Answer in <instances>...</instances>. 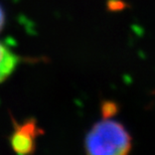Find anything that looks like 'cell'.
<instances>
[{
	"mask_svg": "<svg viewBox=\"0 0 155 155\" xmlns=\"http://www.w3.org/2000/svg\"><path fill=\"white\" fill-rule=\"evenodd\" d=\"M131 147L132 139L125 127L108 118L95 124L85 139V149L91 155H124Z\"/></svg>",
	"mask_w": 155,
	"mask_h": 155,
	"instance_id": "obj_1",
	"label": "cell"
},
{
	"mask_svg": "<svg viewBox=\"0 0 155 155\" xmlns=\"http://www.w3.org/2000/svg\"><path fill=\"white\" fill-rule=\"evenodd\" d=\"M38 134H40V130L33 121L17 124L10 137L11 147L19 154L31 153L35 151V139Z\"/></svg>",
	"mask_w": 155,
	"mask_h": 155,
	"instance_id": "obj_2",
	"label": "cell"
},
{
	"mask_svg": "<svg viewBox=\"0 0 155 155\" xmlns=\"http://www.w3.org/2000/svg\"><path fill=\"white\" fill-rule=\"evenodd\" d=\"M18 61L17 55L0 43V83L4 82L13 73Z\"/></svg>",
	"mask_w": 155,
	"mask_h": 155,
	"instance_id": "obj_3",
	"label": "cell"
},
{
	"mask_svg": "<svg viewBox=\"0 0 155 155\" xmlns=\"http://www.w3.org/2000/svg\"><path fill=\"white\" fill-rule=\"evenodd\" d=\"M4 20H5L4 13H3L2 8L0 7V31H1V29H2L3 25H4Z\"/></svg>",
	"mask_w": 155,
	"mask_h": 155,
	"instance_id": "obj_4",
	"label": "cell"
}]
</instances>
